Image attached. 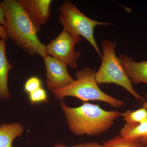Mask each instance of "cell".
<instances>
[{
  "label": "cell",
  "instance_id": "cell-1",
  "mask_svg": "<svg viewBox=\"0 0 147 147\" xmlns=\"http://www.w3.org/2000/svg\"><path fill=\"white\" fill-rule=\"evenodd\" d=\"M2 5L5 16L6 34L18 47L31 56L39 55L44 59L48 54L45 45L37 36V29L18 1L4 0Z\"/></svg>",
  "mask_w": 147,
  "mask_h": 147
},
{
  "label": "cell",
  "instance_id": "cell-2",
  "mask_svg": "<svg viewBox=\"0 0 147 147\" xmlns=\"http://www.w3.org/2000/svg\"><path fill=\"white\" fill-rule=\"evenodd\" d=\"M69 128L78 136H94L105 132L111 127L121 113L117 111H107L98 105L85 102L78 107L71 108L63 100L60 102Z\"/></svg>",
  "mask_w": 147,
  "mask_h": 147
},
{
  "label": "cell",
  "instance_id": "cell-3",
  "mask_svg": "<svg viewBox=\"0 0 147 147\" xmlns=\"http://www.w3.org/2000/svg\"><path fill=\"white\" fill-rule=\"evenodd\" d=\"M96 71L90 67H84L75 74L76 80L65 87L52 91L55 98L62 100L72 96L84 101L99 100L119 108L125 104L124 101L106 94L99 88L96 80Z\"/></svg>",
  "mask_w": 147,
  "mask_h": 147
},
{
  "label": "cell",
  "instance_id": "cell-4",
  "mask_svg": "<svg viewBox=\"0 0 147 147\" xmlns=\"http://www.w3.org/2000/svg\"><path fill=\"white\" fill-rule=\"evenodd\" d=\"M117 42L105 40L101 44L102 50V63L95 74L98 84H114L119 85L129 92L139 101L144 99L134 90L119 57L116 56L115 49Z\"/></svg>",
  "mask_w": 147,
  "mask_h": 147
},
{
  "label": "cell",
  "instance_id": "cell-5",
  "mask_svg": "<svg viewBox=\"0 0 147 147\" xmlns=\"http://www.w3.org/2000/svg\"><path fill=\"white\" fill-rule=\"evenodd\" d=\"M59 20L64 30L70 34L82 36L94 48L100 58L102 55L98 47L94 37V29L98 26L112 25L110 23L94 21L86 16L70 1L63 2L59 8Z\"/></svg>",
  "mask_w": 147,
  "mask_h": 147
},
{
  "label": "cell",
  "instance_id": "cell-6",
  "mask_svg": "<svg viewBox=\"0 0 147 147\" xmlns=\"http://www.w3.org/2000/svg\"><path fill=\"white\" fill-rule=\"evenodd\" d=\"M82 40L81 37L70 34L64 30L55 39L45 45L48 55L63 63L69 67L76 69L81 52L74 47Z\"/></svg>",
  "mask_w": 147,
  "mask_h": 147
},
{
  "label": "cell",
  "instance_id": "cell-7",
  "mask_svg": "<svg viewBox=\"0 0 147 147\" xmlns=\"http://www.w3.org/2000/svg\"><path fill=\"white\" fill-rule=\"evenodd\" d=\"M43 59L46 69V84L51 91L67 86L74 81L69 73L65 64L49 55Z\"/></svg>",
  "mask_w": 147,
  "mask_h": 147
},
{
  "label": "cell",
  "instance_id": "cell-8",
  "mask_svg": "<svg viewBox=\"0 0 147 147\" xmlns=\"http://www.w3.org/2000/svg\"><path fill=\"white\" fill-rule=\"evenodd\" d=\"M30 20L39 32L41 26L48 21L51 16V0H18Z\"/></svg>",
  "mask_w": 147,
  "mask_h": 147
},
{
  "label": "cell",
  "instance_id": "cell-9",
  "mask_svg": "<svg viewBox=\"0 0 147 147\" xmlns=\"http://www.w3.org/2000/svg\"><path fill=\"white\" fill-rule=\"evenodd\" d=\"M119 59L131 83L147 84V61L136 62L133 58L125 55H120Z\"/></svg>",
  "mask_w": 147,
  "mask_h": 147
},
{
  "label": "cell",
  "instance_id": "cell-10",
  "mask_svg": "<svg viewBox=\"0 0 147 147\" xmlns=\"http://www.w3.org/2000/svg\"><path fill=\"white\" fill-rule=\"evenodd\" d=\"M5 40L0 39V98L7 100L10 97L8 88V74L13 68L7 58Z\"/></svg>",
  "mask_w": 147,
  "mask_h": 147
},
{
  "label": "cell",
  "instance_id": "cell-11",
  "mask_svg": "<svg viewBox=\"0 0 147 147\" xmlns=\"http://www.w3.org/2000/svg\"><path fill=\"white\" fill-rule=\"evenodd\" d=\"M24 130V127L18 123H2L0 125V147H13V140L21 136Z\"/></svg>",
  "mask_w": 147,
  "mask_h": 147
},
{
  "label": "cell",
  "instance_id": "cell-12",
  "mask_svg": "<svg viewBox=\"0 0 147 147\" xmlns=\"http://www.w3.org/2000/svg\"><path fill=\"white\" fill-rule=\"evenodd\" d=\"M120 136L127 139L147 140V121L140 123H125L120 131Z\"/></svg>",
  "mask_w": 147,
  "mask_h": 147
},
{
  "label": "cell",
  "instance_id": "cell-13",
  "mask_svg": "<svg viewBox=\"0 0 147 147\" xmlns=\"http://www.w3.org/2000/svg\"><path fill=\"white\" fill-rule=\"evenodd\" d=\"M104 147H142L139 141L117 136L104 142Z\"/></svg>",
  "mask_w": 147,
  "mask_h": 147
},
{
  "label": "cell",
  "instance_id": "cell-14",
  "mask_svg": "<svg viewBox=\"0 0 147 147\" xmlns=\"http://www.w3.org/2000/svg\"><path fill=\"white\" fill-rule=\"evenodd\" d=\"M121 116L126 123H140L147 121V110L143 107L134 111L127 110Z\"/></svg>",
  "mask_w": 147,
  "mask_h": 147
},
{
  "label": "cell",
  "instance_id": "cell-15",
  "mask_svg": "<svg viewBox=\"0 0 147 147\" xmlns=\"http://www.w3.org/2000/svg\"><path fill=\"white\" fill-rule=\"evenodd\" d=\"M29 100L32 105L38 103L49 102L47 93L42 88H40L28 94Z\"/></svg>",
  "mask_w": 147,
  "mask_h": 147
},
{
  "label": "cell",
  "instance_id": "cell-16",
  "mask_svg": "<svg viewBox=\"0 0 147 147\" xmlns=\"http://www.w3.org/2000/svg\"><path fill=\"white\" fill-rule=\"evenodd\" d=\"M41 80L37 76H32L27 80L24 85L25 92L28 94L34 92L40 88H42Z\"/></svg>",
  "mask_w": 147,
  "mask_h": 147
},
{
  "label": "cell",
  "instance_id": "cell-17",
  "mask_svg": "<svg viewBox=\"0 0 147 147\" xmlns=\"http://www.w3.org/2000/svg\"><path fill=\"white\" fill-rule=\"evenodd\" d=\"M53 147H104L103 145H101L96 142H87V143H81L71 146H67L60 143H58Z\"/></svg>",
  "mask_w": 147,
  "mask_h": 147
},
{
  "label": "cell",
  "instance_id": "cell-18",
  "mask_svg": "<svg viewBox=\"0 0 147 147\" xmlns=\"http://www.w3.org/2000/svg\"><path fill=\"white\" fill-rule=\"evenodd\" d=\"M5 16L4 10L2 5L1 2H0V25L3 26L5 25Z\"/></svg>",
  "mask_w": 147,
  "mask_h": 147
},
{
  "label": "cell",
  "instance_id": "cell-19",
  "mask_svg": "<svg viewBox=\"0 0 147 147\" xmlns=\"http://www.w3.org/2000/svg\"><path fill=\"white\" fill-rule=\"evenodd\" d=\"M0 38L5 40L8 39V38L6 34L4 28L1 25H0Z\"/></svg>",
  "mask_w": 147,
  "mask_h": 147
},
{
  "label": "cell",
  "instance_id": "cell-20",
  "mask_svg": "<svg viewBox=\"0 0 147 147\" xmlns=\"http://www.w3.org/2000/svg\"><path fill=\"white\" fill-rule=\"evenodd\" d=\"M146 100H144L143 104V108H145L147 110V93L146 94Z\"/></svg>",
  "mask_w": 147,
  "mask_h": 147
},
{
  "label": "cell",
  "instance_id": "cell-21",
  "mask_svg": "<svg viewBox=\"0 0 147 147\" xmlns=\"http://www.w3.org/2000/svg\"><path fill=\"white\" fill-rule=\"evenodd\" d=\"M145 147H147V146H146Z\"/></svg>",
  "mask_w": 147,
  "mask_h": 147
}]
</instances>
